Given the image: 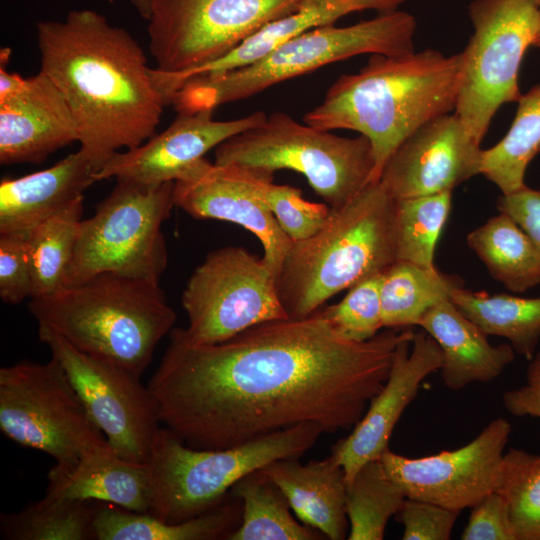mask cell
<instances>
[{"label":"cell","mask_w":540,"mask_h":540,"mask_svg":"<svg viewBox=\"0 0 540 540\" xmlns=\"http://www.w3.org/2000/svg\"><path fill=\"white\" fill-rule=\"evenodd\" d=\"M258 191L266 207L292 241L303 240L316 233L331 211L327 204L307 201L300 189L276 185L270 177L260 179Z\"/></svg>","instance_id":"cell-38"},{"label":"cell","mask_w":540,"mask_h":540,"mask_svg":"<svg viewBox=\"0 0 540 540\" xmlns=\"http://www.w3.org/2000/svg\"><path fill=\"white\" fill-rule=\"evenodd\" d=\"M460 512L432 502L406 498L395 515L403 540H448Z\"/></svg>","instance_id":"cell-39"},{"label":"cell","mask_w":540,"mask_h":540,"mask_svg":"<svg viewBox=\"0 0 540 540\" xmlns=\"http://www.w3.org/2000/svg\"><path fill=\"white\" fill-rule=\"evenodd\" d=\"M322 433L319 425L303 423L232 448L204 450L160 427L148 461L149 514L168 523L199 516L222 503L244 476L278 459L299 458Z\"/></svg>","instance_id":"cell-7"},{"label":"cell","mask_w":540,"mask_h":540,"mask_svg":"<svg viewBox=\"0 0 540 540\" xmlns=\"http://www.w3.org/2000/svg\"><path fill=\"white\" fill-rule=\"evenodd\" d=\"M418 326L441 348V376L450 390L458 391L475 382L488 383L499 377L515 358L510 344L491 345L487 335L450 299L432 307Z\"/></svg>","instance_id":"cell-24"},{"label":"cell","mask_w":540,"mask_h":540,"mask_svg":"<svg viewBox=\"0 0 540 540\" xmlns=\"http://www.w3.org/2000/svg\"><path fill=\"white\" fill-rule=\"evenodd\" d=\"M511 432L510 422L499 417L455 450L408 458L387 448L379 459L407 498L461 512L496 491Z\"/></svg>","instance_id":"cell-15"},{"label":"cell","mask_w":540,"mask_h":540,"mask_svg":"<svg viewBox=\"0 0 540 540\" xmlns=\"http://www.w3.org/2000/svg\"><path fill=\"white\" fill-rule=\"evenodd\" d=\"M442 363L441 348L423 330L398 344L384 385L349 435L332 447L331 456L342 467L346 484L365 463L379 459L389 448L394 427L417 396L421 383L440 370Z\"/></svg>","instance_id":"cell-18"},{"label":"cell","mask_w":540,"mask_h":540,"mask_svg":"<svg viewBox=\"0 0 540 540\" xmlns=\"http://www.w3.org/2000/svg\"><path fill=\"white\" fill-rule=\"evenodd\" d=\"M413 333L387 328L353 342L319 310L216 344L193 343L173 328L148 388L160 422L195 449L232 448L303 423L334 433L361 419L398 344Z\"/></svg>","instance_id":"cell-1"},{"label":"cell","mask_w":540,"mask_h":540,"mask_svg":"<svg viewBox=\"0 0 540 540\" xmlns=\"http://www.w3.org/2000/svg\"><path fill=\"white\" fill-rule=\"evenodd\" d=\"M450 301L487 336L507 339L515 353L527 360L535 355L540 340V297L490 295L461 286L452 291Z\"/></svg>","instance_id":"cell-28"},{"label":"cell","mask_w":540,"mask_h":540,"mask_svg":"<svg viewBox=\"0 0 540 540\" xmlns=\"http://www.w3.org/2000/svg\"><path fill=\"white\" fill-rule=\"evenodd\" d=\"M38 336L65 370L110 448L126 460L148 463L161 422L141 377L77 349L45 326H38Z\"/></svg>","instance_id":"cell-14"},{"label":"cell","mask_w":540,"mask_h":540,"mask_svg":"<svg viewBox=\"0 0 540 540\" xmlns=\"http://www.w3.org/2000/svg\"><path fill=\"white\" fill-rule=\"evenodd\" d=\"M416 19L404 11L380 13L350 26L302 33L249 65L187 80L169 99L177 112L214 110L283 81L360 54L397 56L414 50Z\"/></svg>","instance_id":"cell-6"},{"label":"cell","mask_w":540,"mask_h":540,"mask_svg":"<svg viewBox=\"0 0 540 540\" xmlns=\"http://www.w3.org/2000/svg\"><path fill=\"white\" fill-rule=\"evenodd\" d=\"M463 540H515L503 497L493 491L471 507Z\"/></svg>","instance_id":"cell-41"},{"label":"cell","mask_w":540,"mask_h":540,"mask_svg":"<svg viewBox=\"0 0 540 540\" xmlns=\"http://www.w3.org/2000/svg\"><path fill=\"white\" fill-rule=\"evenodd\" d=\"M534 1L540 7V0H534Z\"/></svg>","instance_id":"cell-46"},{"label":"cell","mask_w":540,"mask_h":540,"mask_svg":"<svg viewBox=\"0 0 540 540\" xmlns=\"http://www.w3.org/2000/svg\"><path fill=\"white\" fill-rule=\"evenodd\" d=\"M383 273L369 276L349 288L337 304L319 309L345 339L364 342L383 328L380 289Z\"/></svg>","instance_id":"cell-37"},{"label":"cell","mask_w":540,"mask_h":540,"mask_svg":"<svg viewBox=\"0 0 540 540\" xmlns=\"http://www.w3.org/2000/svg\"><path fill=\"white\" fill-rule=\"evenodd\" d=\"M28 309L38 326L139 377L176 321L159 282L110 272L30 298Z\"/></svg>","instance_id":"cell-5"},{"label":"cell","mask_w":540,"mask_h":540,"mask_svg":"<svg viewBox=\"0 0 540 540\" xmlns=\"http://www.w3.org/2000/svg\"><path fill=\"white\" fill-rule=\"evenodd\" d=\"M466 241L490 275L509 291L524 293L540 284V253L505 213L469 232Z\"/></svg>","instance_id":"cell-27"},{"label":"cell","mask_w":540,"mask_h":540,"mask_svg":"<svg viewBox=\"0 0 540 540\" xmlns=\"http://www.w3.org/2000/svg\"><path fill=\"white\" fill-rule=\"evenodd\" d=\"M304 0H151L149 49L156 69L182 75L212 63Z\"/></svg>","instance_id":"cell-12"},{"label":"cell","mask_w":540,"mask_h":540,"mask_svg":"<svg viewBox=\"0 0 540 540\" xmlns=\"http://www.w3.org/2000/svg\"><path fill=\"white\" fill-rule=\"evenodd\" d=\"M460 53L435 49L404 55L372 54L357 73L341 75L303 122L366 137L375 160L373 182L398 146L429 120L455 109Z\"/></svg>","instance_id":"cell-3"},{"label":"cell","mask_w":540,"mask_h":540,"mask_svg":"<svg viewBox=\"0 0 540 540\" xmlns=\"http://www.w3.org/2000/svg\"><path fill=\"white\" fill-rule=\"evenodd\" d=\"M43 72L65 98L96 174L120 149L149 139L166 105L143 49L100 13L72 10L36 25Z\"/></svg>","instance_id":"cell-2"},{"label":"cell","mask_w":540,"mask_h":540,"mask_svg":"<svg viewBox=\"0 0 540 540\" xmlns=\"http://www.w3.org/2000/svg\"><path fill=\"white\" fill-rule=\"evenodd\" d=\"M517 103L515 118L506 135L482 151L480 174L502 194L526 186V170L540 151V84L521 94Z\"/></svg>","instance_id":"cell-31"},{"label":"cell","mask_w":540,"mask_h":540,"mask_svg":"<svg viewBox=\"0 0 540 540\" xmlns=\"http://www.w3.org/2000/svg\"><path fill=\"white\" fill-rule=\"evenodd\" d=\"M496 491L503 497L515 540H540V454L504 453Z\"/></svg>","instance_id":"cell-36"},{"label":"cell","mask_w":540,"mask_h":540,"mask_svg":"<svg viewBox=\"0 0 540 540\" xmlns=\"http://www.w3.org/2000/svg\"><path fill=\"white\" fill-rule=\"evenodd\" d=\"M241 517L242 502L229 494L215 508L178 523L98 502L94 529L96 540H228Z\"/></svg>","instance_id":"cell-26"},{"label":"cell","mask_w":540,"mask_h":540,"mask_svg":"<svg viewBox=\"0 0 540 540\" xmlns=\"http://www.w3.org/2000/svg\"><path fill=\"white\" fill-rule=\"evenodd\" d=\"M229 495L242 502L238 528L228 540H318L325 536L297 522L279 487L260 470L240 479Z\"/></svg>","instance_id":"cell-30"},{"label":"cell","mask_w":540,"mask_h":540,"mask_svg":"<svg viewBox=\"0 0 540 540\" xmlns=\"http://www.w3.org/2000/svg\"><path fill=\"white\" fill-rule=\"evenodd\" d=\"M482 151L455 113L443 114L398 146L379 181L395 199L452 191L480 174Z\"/></svg>","instance_id":"cell-17"},{"label":"cell","mask_w":540,"mask_h":540,"mask_svg":"<svg viewBox=\"0 0 540 540\" xmlns=\"http://www.w3.org/2000/svg\"><path fill=\"white\" fill-rule=\"evenodd\" d=\"M129 2L143 19L147 20L149 18L151 0H129Z\"/></svg>","instance_id":"cell-44"},{"label":"cell","mask_w":540,"mask_h":540,"mask_svg":"<svg viewBox=\"0 0 540 540\" xmlns=\"http://www.w3.org/2000/svg\"><path fill=\"white\" fill-rule=\"evenodd\" d=\"M473 34L460 53V83L454 113L479 144L505 103L521 96L519 71L532 46L540 7L534 0H473Z\"/></svg>","instance_id":"cell-10"},{"label":"cell","mask_w":540,"mask_h":540,"mask_svg":"<svg viewBox=\"0 0 540 540\" xmlns=\"http://www.w3.org/2000/svg\"><path fill=\"white\" fill-rule=\"evenodd\" d=\"M277 272L243 247L210 252L190 276L182 294L188 317L185 336L216 344L272 320L286 319L276 284Z\"/></svg>","instance_id":"cell-13"},{"label":"cell","mask_w":540,"mask_h":540,"mask_svg":"<svg viewBox=\"0 0 540 540\" xmlns=\"http://www.w3.org/2000/svg\"><path fill=\"white\" fill-rule=\"evenodd\" d=\"M407 0H304L292 13L275 20L244 40L222 58L182 75L178 85L200 75H215L254 63L282 43L309 30L333 25L339 18L363 10L387 13Z\"/></svg>","instance_id":"cell-25"},{"label":"cell","mask_w":540,"mask_h":540,"mask_svg":"<svg viewBox=\"0 0 540 540\" xmlns=\"http://www.w3.org/2000/svg\"><path fill=\"white\" fill-rule=\"evenodd\" d=\"M215 163L236 164L273 177L280 169L305 176L331 209L352 200L373 182L375 160L369 140L341 137L275 112L221 143Z\"/></svg>","instance_id":"cell-8"},{"label":"cell","mask_w":540,"mask_h":540,"mask_svg":"<svg viewBox=\"0 0 540 540\" xmlns=\"http://www.w3.org/2000/svg\"><path fill=\"white\" fill-rule=\"evenodd\" d=\"M263 176L203 158L174 182V205L194 218L232 222L250 231L263 246L262 258L278 273L292 240L260 198Z\"/></svg>","instance_id":"cell-16"},{"label":"cell","mask_w":540,"mask_h":540,"mask_svg":"<svg viewBox=\"0 0 540 540\" xmlns=\"http://www.w3.org/2000/svg\"><path fill=\"white\" fill-rule=\"evenodd\" d=\"M83 213V197L47 219L25 238L33 278L31 298L59 291L73 257Z\"/></svg>","instance_id":"cell-33"},{"label":"cell","mask_w":540,"mask_h":540,"mask_svg":"<svg viewBox=\"0 0 540 540\" xmlns=\"http://www.w3.org/2000/svg\"><path fill=\"white\" fill-rule=\"evenodd\" d=\"M214 110L178 112L160 134L140 146L115 153L95 175L96 181L115 177L144 184L175 182L212 148L261 123L266 114L218 121Z\"/></svg>","instance_id":"cell-19"},{"label":"cell","mask_w":540,"mask_h":540,"mask_svg":"<svg viewBox=\"0 0 540 540\" xmlns=\"http://www.w3.org/2000/svg\"><path fill=\"white\" fill-rule=\"evenodd\" d=\"M406 495L388 475L380 459L365 463L346 488L349 540H382L389 519Z\"/></svg>","instance_id":"cell-34"},{"label":"cell","mask_w":540,"mask_h":540,"mask_svg":"<svg viewBox=\"0 0 540 540\" xmlns=\"http://www.w3.org/2000/svg\"><path fill=\"white\" fill-rule=\"evenodd\" d=\"M97 504L44 496L18 512L1 513L0 534L6 540H96Z\"/></svg>","instance_id":"cell-32"},{"label":"cell","mask_w":540,"mask_h":540,"mask_svg":"<svg viewBox=\"0 0 540 540\" xmlns=\"http://www.w3.org/2000/svg\"><path fill=\"white\" fill-rule=\"evenodd\" d=\"M259 470L279 487L303 524L330 540L348 536L345 474L331 455L306 464L297 457L278 459Z\"/></svg>","instance_id":"cell-23"},{"label":"cell","mask_w":540,"mask_h":540,"mask_svg":"<svg viewBox=\"0 0 540 540\" xmlns=\"http://www.w3.org/2000/svg\"><path fill=\"white\" fill-rule=\"evenodd\" d=\"M452 191L396 199V260L435 268L434 253L451 209Z\"/></svg>","instance_id":"cell-35"},{"label":"cell","mask_w":540,"mask_h":540,"mask_svg":"<svg viewBox=\"0 0 540 540\" xmlns=\"http://www.w3.org/2000/svg\"><path fill=\"white\" fill-rule=\"evenodd\" d=\"M462 280L435 268L396 260L383 273L380 297L383 328L418 326L435 305L450 299Z\"/></svg>","instance_id":"cell-29"},{"label":"cell","mask_w":540,"mask_h":540,"mask_svg":"<svg viewBox=\"0 0 540 540\" xmlns=\"http://www.w3.org/2000/svg\"><path fill=\"white\" fill-rule=\"evenodd\" d=\"M396 199L380 181L331 209L312 236L292 241L276 277L288 315L304 318L337 293L396 261Z\"/></svg>","instance_id":"cell-4"},{"label":"cell","mask_w":540,"mask_h":540,"mask_svg":"<svg viewBox=\"0 0 540 540\" xmlns=\"http://www.w3.org/2000/svg\"><path fill=\"white\" fill-rule=\"evenodd\" d=\"M532 46L540 49V21L535 34V37L532 42Z\"/></svg>","instance_id":"cell-45"},{"label":"cell","mask_w":540,"mask_h":540,"mask_svg":"<svg viewBox=\"0 0 540 540\" xmlns=\"http://www.w3.org/2000/svg\"><path fill=\"white\" fill-rule=\"evenodd\" d=\"M497 209L519 225L540 253V190L526 185L513 193L502 194Z\"/></svg>","instance_id":"cell-42"},{"label":"cell","mask_w":540,"mask_h":540,"mask_svg":"<svg viewBox=\"0 0 540 540\" xmlns=\"http://www.w3.org/2000/svg\"><path fill=\"white\" fill-rule=\"evenodd\" d=\"M45 496L96 501L149 513L152 480L148 463L118 456L110 446L84 454L68 467L54 465L48 473Z\"/></svg>","instance_id":"cell-22"},{"label":"cell","mask_w":540,"mask_h":540,"mask_svg":"<svg viewBox=\"0 0 540 540\" xmlns=\"http://www.w3.org/2000/svg\"><path fill=\"white\" fill-rule=\"evenodd\" d=\"M103 1H106L108 3H113L114 2V0H103Z\"/></svg>","instance_id":"cell-47"},{"label":"cell","mask_w":540,"mask_h":540,"mask_svg":"<svg viewBox=\"0 0 540 540\" xmlns=\"http://www.w3.org/2000/svg\"><path fill=\"white\" fill-rule=\"evenodd\" d=\"M79 141L72 112L55 84L41 71L25 78L12 95L0 99V163H41Z\"/></svg>","instance_id":"cell-20"},{"label":"cell","mask_w":540,"mask_h":540,"mask_svg":"<svg viewBox=\"0 0 540 540\" xmlns=\"http://www.w3.org/2000/svg\"><path fill=\"white\" fill-rule=\"evenodd\" d=\"M525 382L502 395L505 409L515 417L540 419V351L529 360Z\"/></svg>","instance_id":"cell-43"},{"label":"cell","mask_w":540,"mask_h":540,"mask_svg":"<svg viewBox=\"0 0 540 540\" xmlns=\"http://www.w3.org/2000/svg\"><path fill=\"white\" fill-rule=\"evenodd\" d=\"M116 180L94 215L81 221L62 288L106 272L153 282L164 273L168 256L161 227L175 206L174 182Z\"/></svg>","instance_id":"cell-9"},{"label":"cell","mask_w":540,"mask_h":540,"mask_svg":"<svg viewBox=\"0 0 540 540\" xmlns=\"http://www.w3.org/2000/svg\"><path fill=\"white\" fill-rule=\"evenodd\" d=\"M96 171L79 149L50 168L0 183V234L26 236L60 213L96 182Z\"/></svg>","instance_id":"cell-21"},{"label":"cell","mask_w":540,"mask_h":540,"mask_svg":"<svg viewBox=\"0 0 540 540\" xmlns=\"http://www.w3.org/2000/svg\"><path fill=\"white\" fill-rule=\"evenodd\" d=\"M33 293V278L25 237L0 236V297L8 304H18Z\"/></svg>","instance_id":"cell-40"},{"label":"cell","mask_w":540,"mask_h":540,"mask_svg":"<svg viewBox=\"0 0 540 540\" xmlns=\"http://www.w3.org/2000/svg\"><path fill=\"white\" fill-rule=\"evenodd\" d=\"M0 430L17 444L48 454L58 467L109 446L54 357L0 368Z\"/></svg>","instance_id":"cell-11"}]
</instances>
